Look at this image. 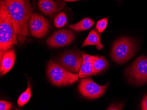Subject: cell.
Returning a JSON list of instances; mask_svg holds the SVG:
<instances>
[{
	"mask_svg": "<svg viewBox=\"0 0 147 110\" xmlns=\"http://www.w3.org/2000/svg\"><path fill=\"white\" fill-rule=\"evenodd\" d=\"M5 2L12 18L18 41L24 43L28 35L29 21L33 13L30 0H5Z\"/></svg>",
	"mask_w": 147,
	"mask_h": 110,
	"instance_id": "6da1fadb",
	"label": "cell"
},
{
	"mask_svg": "<svg viewBox=\"0 0 147 110\" xmlns=\"http://www.w3.org/2000/svg\"><path fill=\"white\" fill-rule=\"evenodd\" d=\"M12 18L4 0L0 1V57L13 45L18 44Z\"/></svg>",
	"mask_w": 147,
	"mask_h": 110,
	"instance_id": "7a4b0ae2",
	"label": "cell"
},
{
	"mask_svg": "<svg viewBox=\"0 0 147 110\" xmlns=\"http://www.w3.org/2000/svg\"><path fill=\"white\" fill-rule=\"evenodd\" d=\"M47 74L51 83L59 87L71 85L79 78L78 74L69 72L51 60L48 64Z\"/></svg>",
	"mask_w": 147,
	"mask_h": 110,
	"instance_id": "3957f363",
	"label": "cell"
},
{
	"mask_svg": "<svg viewBox=\"0 0 147 110\" xmlns=\"http://www.w3.org/2000/svg\"><path fill=\"white\" fill-rule=\"evenodd\" d=\"M136 50V46L132 40L127 38H121L113 45L111 52V59L118 64H123L133 57Z\"/></svg>",
	"mask_w": 147,
	"mask_h": 110,
	"instance_id": "277c9868",
	"label": "cell"
},
{
	"mask_svg": "<svg viewBox=\"0 0 147 110\" xmlns=\"http://www.w3.org/2000/svg\"><path fill=\"white\" fill-rule=\"evenodd\" d=\"M130 82L137 85L147 83V57H139L132 63L127 71Z\"/></svg>",
	"mask_w": 147,
	"mask_h": 110,
	"instance_id": "5b68a950",
	"label": "cell"
},
{
	"mask_svg": "<svg viewBox=\"0 0 147 110\" xmlns=\"http://www.w3.org/2000/svg\"><path fill=\"white\" fill-rule=\"evenodd\" d=\"M109 83L105 85H99L92 80L91 77L81 79L78 85V89L82 95L86 98L96 99L101 97L105 92Z\"/></svg>",
	"mask_w": 147,
	"mask_h": 110,
	"instance_id": "8992f818",
	"label": "cell"
},
{
	"mask_svg": "<svg viewBox=\"0 0 147 110\" xmlns=\"http://www.w3.org/2000/svg\"><path fill=\"white\" fill-rule=\"evenodd\" d=\"M50 27V24L43 16L33 13L29 21V27L31 35L38 38L46 36Z\"/></svg>",
	"mask_w": 147,
	"mask_h": 110,
	"instance_id": "52a82bcc",
	"label": "cell"
},
{
	"mask_svg": "<svg viewBox=\"0 0 147 110\" xmlns=\"http://www.w3.org/2000/svg\"><path fill=\"white\" fill-rule=\"evenodd\" d=\"M82 61L81 51H76L63 54L57 61V63L71 73H78Z\"/></svg>",
	"mask_w": 147,
	"mask_h": 110,
	"instance_id": "ba28073f",
	"label": "cell"
},
{
	"mask_svg": "<svg viewBox=\"0 0 147 110\" xmlns=\"http://www.w3.org/2000/svg\"><path fill=\"white\" fill-rule=\"evenodd\" d=\"M75 39L72 32L68 29H61L55 31L46 41L49 47H62L70 45Z\"/></svg>",
	"mask_w": 147,
	"mask_h": 110,
	"instance_id": "9c48e42d",
	"label": "cell"
},
{
	"mask_svg": "<svg viewBox=\"0 0 147 110\" xmlns=\"http://www.w3.org/2000/svg\"><path fill=\"white\" fill-rule=\"evenodd\" d=\"M16 53L14 50H11L6 52L1 58V68L0 72L1 75L9 72L12 69L15 62Z\"/></svg>",
	"mask_w": 147,
	"mask_h": 110,
	"instance_id": "30bf717a",
	"label": "cell"
},
{
	"mask_svg": "<svg viewBox=\"0 0 147 110\" xmlns=\"http://www.w3.org/2000/svg\"><path fill=\"white\" fill-rule=\"evenodd\" d=\"M39 9L46 15H52L59 12L63 7H58L54 0H39L38 3Z\"/></svg>",
	"mask_w": 147,
	"mask_h": 110,
	"instance_id": "8fae6325",
	"label": "cell"
},
{
	"mask_svg": "<svg viewBox=\"0 0 147 110\" xmlns=\"http://www.w3.org/2000/svg\"><path fill=\"white\" fill-rule=\"evenodd\" d=\"M90 45H95L98 50H101L104 47V45L101 43L100 36L94 29L90 31L88 37L83 42L82 47Z\"/></svg>",
	"mask_w": 147,
	"mask_h": 110,
	"instance_id": "7c38bea8",
	"label": "cell"
},
{
	"mask_svg": "<svg viewBox=\"0 0 147 110\" xmlns=\"http://www.w3.org/2000/svg\"><path fill=\"white\" fill-rule=\"evenodd\" d=\"M94 21L92 19L86 18L77 23L70 25L69 27L71 29L78 32L85 31L90 28L94 24Z\"/></svg>",
	"mask_w": 147,
	"mask_h": 110,
	"instance_id": "4fadbf2b",
	"label": "cell"
},
{
	"mask_svg": "<svg viewBox=\"0 0 147 110\" xmlns=\"http://www.w3.org/2000/svg\"><path fill=\"white\" fill-rule=\"evenodd\" d=\"M95 75L102 72L109 67V62L103 56H96L92 62Z\"/></svg>",
	"mask_w": 147,
	"mask_h": 110,
	"instance_id": "5bb4252c",
	"label": "cell"
},
{
	"mask_svg": "<svg viewBox=\"0 0 147 110\" xmlns=\"http://www.w3.org/2000/svg\"><path fill=\"white\" fill-rule=\"evenodd\" d=\"M95 75L92 62H87L82 63L78 73L80 78H84L91 75Z\"/></svg>",
	"mask_w": 147,
	"mask_h": 110,
	"instance_id": "9a60e30c",
	"label": "cell"
},
{
	"mask_svg": "<svg viewBox=\"0 0 147 110\" xmlns=\"http://www.w3.org/2000/svg\"><path fill=\"white\" fill-rule=\"evenodd\" d=\"M31 96V89L30 83L28 81V86L26 90L18 98L17 103L19 107H22L26 104L30 99Z\"/></svg>",
	"mask_w": 147,
	"mask_h": 110,
	"instance_id": "2e32d148",
	"label": "cell"
},
{
	"mask_svg": "<svg viewBox=\"0 0 147 110\" xmlns=\"http://www.w3.org/2000/svg\"><path fill=\"white\" fill-rule=\"evenodd\" d=\"M67 23V18L64 12H61L56 16L54 19V24L58 28L63 27Z\"/></svg>",
	"mask_w": 147,
	"mask_h": 110,
	"instance_id": "e0dca14e",
	"label": "cell"
},
{
	"mask_svg": "<svg viewBox=\"0 0 147 110\" xmlns=\"http://www.w3.org/2000/svg\"><path fill=\"white\" fill-rule=\"evenodd\" d=\"M108 19L104 18L97 22L96 28L100 33H101L106 28L108 24Z\"/></svg>",
	"mask_w": 147,
	"mask_h": 110,
	"instance_id": "ac0fdd59",
	"label": "cell"
},
{
	"mask_svg": "<svg viewBox=\"0 0 147 110\" xmlns=\"http://www.w3.org/2000/svg\"><path fill=\"white\" fill-rule=\"evenodd\" d=\"M12 107V103L10 102L5 101H0V110H10Z\"/></svg>",
	"mask_w": 147,
	"mask_h": 110,
	"instance_id": "d6986e66",
	"label": "cell"
},
{
	"mask_svg": "<svg viewBox=\"0 0 147 110\" xmlns=\"http://www.w3.org/2000/svg\"><path fill=\"white\" fill-rule=\"evenodd\" d=\"M82 63L87 62H92L95 58L96 56L90 55L88 54H86V53H82Z\"/></svg>",
	"mask_w": 147,
	"mask_h": 110,
	"instance_id": "ffe728a7",
	"label": "cell"
},
{
	"mask_svg": "<svg viewBox=\"0 0 147 110\" xmlns=\"http://www.w3.org/2000/svg\"><path fill=\"white\" fill-rule=\"evenodd\" d=\"M123 105H112L107 109V110H122Z\"/></svg>",
	"mask_w": 147,
	"mask_h": 110,
	"instance_id": "44dd1931",
	"label": "cell"
},
{
	"mask_svg": "<svg viewBox=\"0 0 147 110\" xmlns=\"http://www.w3.org/2000/svg\"><path fill=\"white\" fill-rule=\"evenodd\" d=\"M142 110H147V95L144 97L142 103Z\"/></svg>",
	"mask_w": 147,
	"mask_h": 110,
	"instance_id": "7402d4cb",
	"label": "cell"
},
{
	"mask_svg": "<svg viewBox=\"0 0 147 110\" xmlns=\"http://www.w3.org/2000/svg\"><path fill=\"white\" fill-rule=\"evenodd\" d=\"M62 1L65 2H72V1H77L79 0H62Z\"/></svg>",
	"mask_w": 147,
	"mask_h": 110,
	"instance_id": "603a6c76",
	"label": "cell"
}]
</instances>
